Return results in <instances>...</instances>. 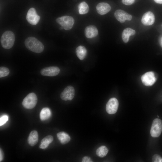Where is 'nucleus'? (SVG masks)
Here are the masks:
<instances>
[{"mask_svg":"<svg viewBox=\"0 0 162 162\" xmlns=\"http://www.w3.org/2000/svg\"><path fill=\"white\" fill-rule=\"evenodd\" d=\"M155 20V16L153 13L151 11H148L143 15L141 22L145 25L150 26L154 23Z\"/></svg>","mask_w":162,"mask_h":162,"instance_id":"f8f14e48","label":"nucleus"},{"mask_svg":"<svg viewBox=\"0 0 162 162\" xmlns=\"http://www.w3.org/2000/svg\"><path fill=\"white\" fill-rule=\"evenodd\" d=\"M152 160L154 162H162V158L158 154H155L153 156Z\"/></svg>","mask_w":162,"mask_h":162,"instance_id":"393cba45","label":"nucleus"},{"mask_svg":"<svg viewBox=\"0 0 162 162\" xmlns=\"http://www.w3.org/2000/svg\"></svg>","mask_w":162,"mask_h":162,"instance_id":"2f4dec72","label":"nucleus"},{"mask_svg":"<svg viewBox=\"0 0 162 162\" xmlns=\"http://www.w3.org/2000/svg\"><path fill=\"white\" fill-rule=\"evenodd\" d=\"M154 1L157 3L158 4H162V0H154Z\"/></svg>","mask_w":162,"mask_h":162,"instance_id":"c85d7f7f","label":"nucleus"},{"mask_svg":"<svg viewBox=\"0 0 162 162\" xmlns=\"http://www.w3.org/2000/svg\"><path fill=\"white\" fill-rule=\"evenodd\" d=\"M38 139V135L37 131L34 130L30 133L28 139V142L30 145L33 146L37 144Z\"/></svg>","mask_w":162,"mask_h":162,"instance_id":"dca6fc26","label":"nucleus"},{"mask_svg":"<svg viewBox=\"0 0 162 162\" xmlns=\"http://www.w3.org/2000/svg\"><path fill=\"white\" fill-rule=\"evenodd\" d=\"M40 18V16L37 14L34 8H31L28 10L26 15V19L30 24L33 25L37 24Z\"/></svg>","mask_w":162,"mask_h":162,"instance_id":"423d86ee","label":"nucleus"},{"mask_svg":"<svg viewBox=\"0 0 162 162\" xmlns=\"http://www.w3.org/2000/svg\"><path fill=\"white\" fill-rule=\"evenodd\" d=\"M60 71L59 68L56 66H51L42 69L40 74L44 76H53L57 75Z\"/></svg>","mask_w":162,"mask_h":162,"instance_id":"9b49d317","label":"nucleus"},{"mask_svg":"<svg viewBox=\"0 0 162 162\" xmlns=\"http://www.w3.org/2000/svg\"><path fill=\"white\" fill-rule=\"evenodd\" d=\"M87 53L86 48L83 46H78L76 50V53L78 58L81 60H83L86 57Z\"/></svg>","mask_w":162,"mask_h":162,"instance_id":"f3484780","label":"nucleus"},{"mask_svg":"<svg viewBox=\"0 0 162 162\" xmlns=\"http://www.w3.org/2000/svg\"><path fill=\"white\" fill-rule=\"evenodd\" d=\"M82 162H92L93 161L91 158L88 156H85L83 158Z\"/></svg>","mask_w":162,"mask_h":162,"instance_id":"bb28decb","label":"nucleus"},{"mask_svg":"<svg viewBox=\"0 0 162 162\" xmlns=\"http://www.w3.org/2000/svg\"><path fill=\"white\" fill-rule=\"evenodd\" d=\"M135 0H122V3L126 5H130L133 4Z\"/></svg>","mask_w":162,"mask_h":162,"instance_id":"a878e982","label":"nucleus"},{"mask_svg":"<svg viewBox=\"0 0 162 162\" xmlns=\"http://www.w3.org/2000/svg\"><path fill=\"white\" fill-rule=\"evenodd\" d=\"M135 33V31L130 28H128L124 29L122 32V35L124 42L127 43L129 40V37L134 35Z\"/></svg>","mask_w":162,"mask_h":162,"instance_id":"2eb2a0df","label":"nucleus"},{"mask_svg":"<svg viewBox=\"0 0 162 162\" xmlns=\"http://www.w3.org/2000/svg\"><path fill=\"white\" fill-rule=\"evenodd\" d=\"M8 116L5 115L2 116L0 118V126H2L5 124L8 120Z\"/></svg>","mask_w":162,"mask_h":162,"instance_id":"b1692460","label":"nucleus"},{"mask_svg":"<svg viewBox=\"0 0 162 162\" xmlns=\"http://www.w3.org/2000/svg\"><path fill=\"white\" fill-rule=\"evenodd\" d=\"M57 136L58 140L62 144H64L68 143L70 140V138L69 135L64 132H60L58 133Z\"/></svg>","mask_w":162,"mask_h":162,"instance_id":"a211bd4d","label":"nucleus"},{"mask_svg":"<svg viewBox=\"0 0 162 162\" xmlns=\"http://www.w3.org/2000/svg\"><path fill=\"white\" fill-rule=\"evenodd\" d=\"M158 117H159V116H158Z\"/></svg>","mask_w":162,"mask_h":162,"instance_id":"7c9ffc66","label":"nucleus"},{"mask_svg":"<svg viewBox=\"0 0 162 162\" xmlns=\"http://www.w3.org/2000/svg\"><path fill=\"white\" fill-rule=\"evenodd\" d=\"M51 115V112L50 109L47 107L43 108L41 111L40 114V120L42 121L48 119Z\"/></svg>","mask_w":162,"mask_h":162,"instance_id":"aec40b11","label":"nucleus"},{"mask_svg":"<svg viewBox=\"0 0 162 162\" xmlns=\"http://www.w3.org/2000/svg\"><path fill=\"white\" fill-rule=\"evenodd\" d=\"M75 91L74 88L70 86L66 87L60 95L61 99L64 100H71L74 98Z\"/></svg>","mask_w":162,"mask_h":162,"instance_id":"1a4fd4ad","label":"nucleus"},{"mask_svg":"<svg viewBox=\"0 0 162 162\" xmlns=\"http://www.w3.org/2000/svg\"><path fill=\"white\" fill-rule=\"evenodd\" d=\"M78 9L79 14H87L88 12L89 7L85 2H82L79 4Z\"/></svg>","mask_w":162,"mask_h":162,"instance_id":"412c9836","label":"nucleus"},{"mask_svg":"<svg viewBox=\"0 0 162 162\" xmlns=\"http://www.w3.org/2000/svg\"><path fill=\"white\" fill-rule=\"evenodd\" d=\"M162 131V121L159 118L155 119L153 121L150 130V134L153 137L160 136Z\"/></svg>","mask_w":162,"mask_h":162,"instance_id":"39448f33","label":"nucleus"},{"mask_svg":"<svg viewBox=\"0 0 162 162\" xmlns=\"http://www.w3.org/2000/svg\"><path fill=\"white\" fill-rule=\"evenodd\" d=\"M63 29V28L62 27H60L59 29L61 30H62Z\"/></svg>","mask_w":162,"mask_h":162,"instance_id":"c756f323","label":"nucleus"},{"mask_svg":"<svg viewBox=\"0 0 162 162\" xmlns=\"http://www.w3.org/2000/svg\"><path fill=\"white\" fill-rule=\"evenodd\" d=\"M53 140V137L51 135H49L45 137L41 140L39 148L42 149H46Z\"/></svg>","mask_w":162,"mask_h":162,"instance_id":"6ab92c4d","label":"nucleus"},{"mask_svg":"<svg viewBox=\"0 0 162 162\" xmlns=\"http://www.w3.org/2000/svg\"><path fill=\"white\" fill-rule=\"evenodd\" d=\"M15 40L14 33L10 31H7L2 34L0 42L2 47L4 49H9L13 46Z\"/></svg>","mask_w":162,"mask_h":162,"instance_id":"f03ea898","label":"nucleus"},{"mask_svg":"<svg viewBox=\"0 0 162 162\" xmlns=\"http://www.w3.org/2000/svg\"><path fill=\"white\" fill-rule=\"evenodd\" d=\"M3 153L2 149L0 148V162L2 161L3 160L4 158Z\"/></svg>","mask_w":162,"mask_h":162,"instance_id":"cd10ccee","label":"nucleus"},{"mask_svg":"<svg viewBox=\"0 0 162 162\" xmlns=\"http://www.w3.org/2000/svg\"><path fill=\"white\" fill-rule=\"evenodd\" d=\"M118 106V102L115 98H110L107 102L106 109L107 112L109 114L115 113L117 111Z\"/></svg>","mask_w":162,"mask_h":162,"instance_id":"6e6552de","label":"nucleus"},{"mask_svg":"<svg viewBox=\"0 0 162 162\" xmlns=\"http://www.w3.org/2000/svg\"><path fill=\"white\" fill-rule=\"evenodd\" d=\"M25 45L28 50L36 53L42 52L44 48L43 44L33 37L27 38L25 40Z\"/></svg>","mask_w":162,"mask_h":162,"instance_id":"f257e3e1","label":"nucleus"},{"mask_svg":"<svg viewBox=\"0 0 162 162\" xmlns=\"http://www.w3.org/2000/svg\"><path fill=\"white\" fill-rule=\"evenodd\" d=\"M114 15L116 18L121 23H123L126 20H130L132 19V16L124 11L118 9L115 12Z\"/></svg>","mask_w":162,"mask_h":162,"instance_id":"9d476101","label":"nucleus"},{"mask_svg":"<svg viewBox=\"0 0 162 162\" xmlns=\"http://www.w3.org/2000/svg\"><path fill=\"white\" fill-rule=\"evenodd\" d=\"M96 9L97 12L101 15L105 14L109 12L111 9L110 6L107 3L101 2L97 5Z\"/></svg>","mask_w":162,"mask_h":162,"instance_id":"ddd939ff","label":"nucleus"},{"mask_svg":"<svg viewBox=\"0 0 162 162\" xmlns=\"http://www.w3.org/2000/svg\"><path fill=\"white\" fill-rule=\"evenodd\" d=\"M108 152V148L105 146H102L99 147L97 150L96 153L98 157L103 158L106 156Z\"/></svg>","mask_w":162,"mask_h":162,"instance_id":"4be33fe9","label":"nucleus"},{"mask_svg":"<svg viewBox=\"0 0 162 162\" xmlns=\"http://www.w3.org/2000/svg\"><path fill=\"white\" fill-rule=\"evenodd\" d=\"M38 99L36 94L34 93L28 94L23 99L22 104L27 109L34 108L37 104Z\"/></svg>","mask_w":162,"mask_h":162,"instance_id":"20e7f679","label":"nucleus"},{"mask_svg":"<svg viewBox=\"0 0 162 162\" xmlns=\"http://www.w3.org/2000/svg\"><path fill=\"white\" fill-rule=\"evenodd\" d=\"M10 73L9 69L4 67L0 68V77H2L8 75Z\"/></svg>","mask_w":162,"mask_h":162,"instance_id":"5701e85b","label":"nucleus"},{"mask_svg":"<svg viewBox=\"0 0 162 162\" xmlns=\"http://www.w3.org/2000/svg\"><path fill=\"white\" fill-rule=\"evenodd\" d=\"M56 21L63 29L67 30L72 28L74 23V18L69 16H64L58 17L56 19Z\"/></svg>","mask_w":162,"mask_h":162,"instance_id":"7ed1b4c3","label":"nucleus"},{"mask_svg":"<svg viewBox=\"0 0 162 162\" xmlns=\"http://www.w3.org/2000/svg\"><path fill=\"white\" fill-rule=\"evenodd\" d=\"M143 85L146 86H150L153 85L156 81L154 73L152 71L143 74L141 78Z\"/></svg>","mask_w":162,"mask_h":162,"instance_id":"0eeeda50","label":"nucleus"},{"mask_svg":"<svg viewBox=\"0 0 162 162\" xmlns=\"http://www.w3.org/2000/svg\"><path fill=\"white\" fill-rule=\"evenodd\" d=\"M98 29L94 25H89L87 26L85 29V36L88 38H94L98 35Z\"/></svg>","mask_w":162,"mask_h":162,"instance_id":"4468645a","label":"nucleus"}]
</instances>
